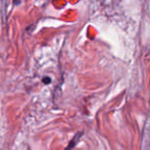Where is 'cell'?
<instances>
[{
	"mask_svg": "<svg viewBox=\"0 0 150 150\" xmlns=\"http://www.w3.org/2000/svg\"><path fill=\"white\" fill-rule=\"evenodd\" d=\"M81 135H82V134H81V133H80V134H76V135L75 136V138H74V139L71 141V142L69 143V147H68V148H67V149H66L65 150L71 149H72V148H73V147H74L76 144V142H78V140L80 139V136H81Z\"/></svg>",
	"mask_w": 150,
	"mask_h": 150,
	"instance_id": "cell-1",
	"label": "cell"
},
{
	"mask_svg": "<svg viewBox=\"0 0 150 150\" xmlns=\"http://www.w3.org/2000/svg\"><path fill=\"white\" fill-rule=\"evenodd\" d=\"M42 82H43L45 84H48V83H51V79H50L48 76H45V77L42 79Z\"/></svg>",
	"mask_w": 150,
	"mask_h": 150,
	"instance_id": "cell-2",
	"label": "cell"
}]
</instances>
